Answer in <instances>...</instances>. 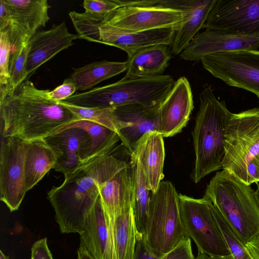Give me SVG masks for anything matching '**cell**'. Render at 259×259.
I'll use <instances>...</instances> for the list:
<instances>
[{
	"instance_id": "obj_17",
	"label": "cell",
	"mask_w": 259,
	"mask_h": 259,
	"mask_svg": "<svg viewBox=\"0 0 259 259\" xmlns=\"http://www.w3.org/2000/svg\"><path fill=\"white\" fill-rule=\"evenodd\" d=\"M161 104H132L112 108L119 120L130 124L120 131L119 134L120 140L130 155L144 135L158 131L157 113Z\"/></svg>"
},
{
	"instance_id": "obj_34",
	"label": "cell",
	"mask_w": 259,
	"mask_h": 259,
	"mask_svg": "<svg viewBox=\"0 0 259 259\" xmlns=\"http://www.w3.org/2000/svg\"><path fill=\"white\" fill-rule=\"evenodd\" d=\"M0 90L8 85L10 78L9 67L11 44L7 28L0 31Z\"/></svg>"
},
{
	"instance_id": "obj_10",
	"label": "cell",
	"mask_w": 259,
	"mask_h": 259,
	"mask_svg": "<svg viewBox=\"0 0 259 259\" xmlns=\"http://www.w3.org/2000/svg\"><path fill=\"white\" fill-rule=\"evenodd\" d=\"M29 142L15 137L2 138L0 199L10 209H18L27 192L25 164Z\"/></svg>"
},
{
	"instance_id": "obj_45",
	"label": "cell",
	"mask_w": 259,
	"mask_h": 259,
	"mask_svg": "<svg viewBox=\"0 0 259 259\" xmlns=\"http://www.w3.org/2000/svg\"><path fill=\"white\" fill-rule=\"evenodd\" d=\"M256 185H257V188H256V190L255 191V196L256 198L257 203L259 205V184L258 183H256Z\"/></svg>"
},
{
	"instance_id": "obj_30",
	"label": "cell",
	"mask_w": 259,
	"mask_h": 259,
	"mask_svg": "<svg viewBox=\"0 0 259 259\" xmlns=\"http://www.w3.org/2000/svg\"><path fill=\"white\" fill-rule=\"evenodd\" d=\"M66 106L80 119H86L106 126L117 133L118 135L122 129L130 124L119 120L112 108H87L75 106L62 101H58Z\"/></svg>"
},
{
	"instance_id": "obj_5",
	"label": "cell",
	"mask_w": 259,
	"mask_h": 259,
	"mask_svg": "<svg viewBox=\"0 0 259 259\" xmlns=\"http://www.w3.org/2000/svg\"><path fill=\"white\" fill-rule=\"evenodd\" d=\"M175 81L169 75L122 78L114 83L74 94L62 101L79 107L99 108L159 104L168 94Z\"/></svg>"
},
{
	"instance_id": "obj_31",
	"label": "cell",
	"mask_w": 259,
	"mask_h": 259,
	"mask_svg": "<svg viewBox=\"0 0 259 259\" xmlns=\"http://www.w3.org/2000/svg\"><path fill=\"white\" fill-rule=\"evenodd\" d=\"M68 14L77 38L100 43V27L103 24L106 17L86 11L78 13L72 11Z\"/></svg>"
},
{
	"instance_id": "obj_1",
	"label": "cell",
	"mask_w": 259,
	"mask_h": 259,
	"mask_svg": "<svg viewBox=\"0 0 259 259\" xmlns=\"http://www.w3.org/2000/svg\"><path fill=\"white\" fill-rule=\"evenodd\" d=\"M47 91L27 79L0 98L2 138L28 142L45 139L80 119L59 102L48 99Z\"/></svg>"
},
{
	"instance_id": "obj_20",
	"label": "cell",
	"mask_w": 259,
	"mask_h": 259,
	"mask_svg": "<svg viewBox=\"0 0 259 259\" xmlns=\"http://www.w3.org/2000/svg\"><path fill=\"white\" fill-rule=\"evenodd\" d=\"M81 241L95 259H118L100 196L87 215Z\"/></svg>"
},
{
	"instance_id": "obj_23",
	"label": "cell",
	"mask_w": 259,
	"mask_h": 259,
	"mask_svg": "<svg viewBox=\"0 0 259 259\" xmlns=\"http://www.w3.org/2000/svg\"><path fill=\"white\" fill-rule=\"evenodd\" d=\"M133 153L140 159L151 192H156L164 177L163 137L158 131L146 134L138 143Z\"/></svg>"
},
{
	"instance_id": "obj_13",
	"label": "cell",
	"mask_w": 259,
	"mask_h": 259,
	"mask_svg": "<svg viewBox=\"0 0 259 259\" xmlns=\"http://www.w3.org/2000/svg\"><path fill=\"white\" fill-rule=\"evenodd\" d=\"M10 13L7 28L11 53L31 38L49 21L51 6L47 0H4Z\"/></svg>"
},
{
	"instance_id": "obj_2",
	"label": "cell",
	"mask_w": 259,
	"mask_h": 259,
	"mask_svg": "<svg viewBox=\"0 0 259 259\" xmlns=\"http://www.w3.org/2000/svg\"><path fill=\"white\" fill-rule=\"evenodd\" d=\"M127 163L110 154L83 164L53 187L48 199L54 209L62 233L82 232L85 219L100 195L103 184Z\"/></svg>"
},
{
	"instance_id": "obj_28",
	"label": "cell",
	"mask_w": 259,
	"mask_h": 259,
	"mask_svg": "<svg viewBox=\"0 0 259 259\" xmlns=\"http://www.w3.org/2000/svg\"><path fill=\"white\" fill-rule=\"evenodd\" d=\"M126 62L102 60L74 69L71 78L75 83L77 90H88L105 80L126 71Z\"/></svg>"
},
{
	"instance_id": "obj_41",
	"label": "cell",
	"mask_w": 259,
	"mask_h": 259,
	"mask_svg": "<svg viewBox=\"0 0 259 259\" xmlns=\"http://www.w3.org/2000/svg\"><path fill=\"white\" fill-rule=\"evenodd\" d=\"M245 246L251 259H259V238L247 243Z\"/></svg>"
},
{
	"instance_id": "obj_15",
	"label": "cell",
	"mask_w": 259,
	"mask_h": 259,
	"mask_svg": "<svg viewBox=\"0 0 259 259\" xmlns=\"http://www.w3.org/2000/svg\"><path fill=\"white\" fill-rule=\"evenodd\" d=\"M259 48V38L234 35L224 32L205 29L198 32L180 54L186 61L200 60L211 54Z\"/></svg>"
},
{
	"instance_id": "obj_44",
	"label": "cell",
	"mask_w": 259,
	"mask_h": 259,
	"mask_svg": "<svg viewBox=\"0 0 259 259\" xmlns=\"http://www.w3.org/2000/svg\"><path fill=\"white\" fill-rule=\"evenodd\" d=\"M255 168L258 182H259V153L254 158L251 162Z\"/></svg>"
},
{
	"instance_id": "obj_35",
	"label": "cell",
	"mask_w": 259,
	"mask_h": 259,
	"mask_svg": "<svg viewBox=\"0 0 259 259\" xmlns=\"http://www.w3.org/2000/svg\"><path fill=\"white\" fill-rule=\"evenodd\" d=\"M82 6L85 11L106 17L121 7L120 0H85Z\"/></svg>"
},
{
	"instance_id": "obj_12",
	"label": "cell",
	"mask_w": 259,
	"mask_h": 259,
	"mask_svg": "<svg viewBox=\"0 0 259 259\" xmlns=\"http://www.w3.org/2000/svg\"><path fill=\"white\" fill-rule=\"evenodd\" d=\"M203 28L259 38V0H215Z\"/></svg>"
},
{
	"instance_id": "obj_39",
	"label": "cell",
	"mask_w": 259,
	"mask_h": 259,
	"mask_svg": "<svg viewBox=\"0 0 259 259\" xmlns=\"http://www.w3.org/2000/svg\"><path fill=\"white\" fill-rule=\"evenodd\" d=\"M146 243L143 237H138L135 249L134 259H158Z\"/></svg>"
},
{
	"instance_id": "obj_33",
	"label": "cell",
	"mask_w": 259,
	"mask_h": 259,
	"mask_svg": "<svg viewBox=\"0 0 259 259\" xmlns=\"http://www.w3.org/2000/svg\"><path fill=\"white\" fill-rule=\"evenodd\" d=\"M214 215L225 241L235 259H251L245 245L214 206Z\"/></svg>"
},
{
	"instance_id": "obj_42",
	"label": "cell",
	"mask_w": 259,
	"mask_h": 259,
	"mask_svg": "<svg viewBox=\"0 0 259 259\" xmlns=\"http://www.w3.org/2000/svg\"><path fill=\"white\" fill-rule=\"evenodd\" d=\"M77 259H95L81 241L77 251Z\"/></svg>"
},
{
	"instance_id": "obj_26",
	"label": "cell",
	"mask_w": 259,
	"mask_h": 259,
	"mask_svg": "<svg viewBox=\"0 0 259 259\" xmlns=\"http://www.w3.org/2000/svg\"><path fill=\"white\" fill-rule=\"evenodd\" d=\"M57 157L44 139L29 142L25 159V175L27 191L31 189L51 169Z\"/></svg>"
},
{
	"instance_id": "obj_29",
	"label": "cell",
	"mask_w": 259,
	"mask_h": 259,
	"mask_svg": "<svg viewBox=\"0 0 259 259\" xmlns=\"http://www.w3.org/2000/svg\"><path fill=\"white\" fill-rule=\"evenodd\" d=\"M140 235L132 206L123 211L115 220L113 238L118 259H134L137 240Z\"/></svg>"
},
{
	"instance_id": "obj_9",
	"label": "cell",
	"mask_w": 259,
	"mask_h": 259,
	"mask_svg": "<svg viewBox=\"0 0 259 259\" xmlns=\"http://www.w3.org/2000/svg\"><path fill=\"white\" fill-rule=\"evenodd\" d=\"M204 68L230 86L259 98V51L245 50L207 55L200 60Z\"/></svg>"
},
{
	"instance_id": "obj_36",
	"label": "cell",
	"mask_w": 259,
	"mask_h": 259,
	"mask_svg": "<svg viewBox=\"0 0 259 259\" xmlns=\"http://www.w3.org/2000/svg\"><path fill=\"white\" fill-rule=\"evenodd\" d=\"M77 90V88L73 79L67 78L63 83L52 91L47 90V97L55 101H64L71 97Z\"/></svg>"
},
{
	"instance_id": "obj_16",
	"label": "cell",
	"mask_w": 259,
	"mask_h": 259,
	"mask_svg": "<svg viewBox=\"0 0 259 259\" xmlns=\"http://www.w3.org/2000/svg\"><path fill=\"white\" fill-rule=\"evenodd\" d=\"M77 38L76 35L69 32L64 21L48 30H38L29 41L27 80L40 66L72 46Z\"/></svg>"
},
{
	"instance_id": "obj_47",
	"label": "cell",
	"mask_w": 259,
	"mask_h": 259,
	"mask_svg": "<svg viewBox=\"0 0 259 259\" xmlns=\"http://www.w3.org/2000/svg\"><path fill=\"white\" fill-rule=\"evenodd\" d=\"M258 99H259V98H258Z\"/></svg>"
},
{
	"instance_id": "obj_38",
	"label": "cell",
	"mask_w": 259,
	"mask_h": 259,
	"mask_svg": "<svg viewBox=\"0 0 259 259\" xmlns=\"http://www.w3.org/2000/svg\"><path fill=\"white\" fill-rule=\"evenodd\" d=\"M31 259H53L46 238L39 239L33 244Z\"/></svg>"
},
{
	"instance_id": "obj_22",
	"label": "cell",
	"mask_w": 259,
	"mask_h": 259,
	"mask_svg": "<svg viewBox=\"0 0 259 259\" xmlns=\"http://www.w3.org/2000/svg\"><path fill=\"white\" fill-rule=\"evenodd\" d=\"M75 127L81 128L87 132V135L81 142L79 152V158L83 164L98 157L110 154L111 151L120 140L118 134L115 132L86 119L74 121L58 132Z\"/></svg>"
},
{
	"instance_id": "obj_3",
	"label": "cell",
	"mask_w": 259,
	"mask_h": 259,
	"mask_svg": "<svg viewBox=\"0 0 259 259\" xmlns=\"http://www.w3.org/2000/svg\"><path fill=\"white\" fill-rule=\"evenodd\" d=\"M199 101L192 131L195 161L191 177L195 184L222 168L225 154L224 136L233 114L224 101L217 99L211 85L203 87Z\"/></svg>"
},
{
	"instance_id": "obj_19",
	"label": "cell",
	"mask_w": 259,
	"mask_h": 259,
	"mask_svg": "<svg viewBox=\"0 0 259 259\" xmlns=\"http://www.w3.org/2000/svg\"><path fill=\"white\" fill-rule=\"evenodd\" d=\"M215 0H164L163 7L186 9L187 18L177 28L171 43V53L179 55L203 28Z\"/></svg>"
},
{
	"instance_id": "obj_21",
	"label": "cell",
	"mask_w": 259,
	"mask_h": 259,
	"mask_svg": "<svg viewBox=\"0 0 259 259\" xmlns=\"http://www.w3.org/2000/svg\"><path fill=\"white\" fill-rule=\"evenodd\" d=\"M100 198L114 240V222L117 217L133 206L134 196L130 164L117 170L100 190Z\"/></svg>"
},
{
	"instance_id": "obj_27",
	"label": "cell",
	"mask_w": 259,
	"mask_h": 259,
	"mask_svg": "<svg viewBox=\"0 0 259 259\" xmlns=\"http://www.w3.org/2000/svg\"><path fill=\"white\" fill-rule=\"evenodd\" d=\"M130 167L133 190V209L138 233L143 236L148 217L150 190L138 156L131 155Z\"/></svg>"
},
{
	"instance_id": "obj_40",
	"label": "cell",
	"mask_w": 259,
	"mask_h": 259,
	"mask_svg": "<svg viewBox=\"0 0 259 259\" xmlns=\"http://www.w3.org/2000/svg\"><path fill=\"white\" fill-rule=\"evenodd\" d=\"M0 31L5 29L10 18L9 9L4 0L0 1Z\"/></svg>"
},
{
	"instance_id": "obj_4",
	"label": "cell",
	"mask_w": 259,
	"mask_h": 259,
	"mask_svg": "<svg viewBox=\"0 0 259 259\" xmlns=\"http://www.w3.org/2000/svg\"><path fill=\"white\" fill-rule=\"evenodd\" d=\"M205 195L244 245L259 238V205L250 185L223 170L210 181Z\"/></svg>"
},
{
	"instance_id": "obj_37",
	"label": "cell",
	"mask_w": 259,
	"mask_h": 259,
	"mask_svg": "<svg viewBox=\"0 0 259 259\" xmlns=\"http://www.w3.org/2000/svg\"><path fill=\"white\" fill-rule=\"evenodd\" d=\"M158 259H195L190 237H187L168 252L158 257Z\"/></svg>"
},
{
	"instance_id": "obj_43",
	"label": "cell",
	"mask_w": 259,
	"mask_h": 259,
	"mask_svg": "<svg viewBox=\"0 0 259 259\" xmlns=\"http://www.w3.org/2000/svg\"><path fill=\"white\" fill-rule=\"evenodd\" d=\"M195 259H235L231 254L225 256H211L198 250V254Z\"/></svg>"
},
{
	"instance_id": "obj_46",
	"label": "cell",
	"mask_w": 259,
	"mask_h": 259,
	"mask_svg": "<svg viewBox=\"0 0 259 259\" xmlns=\"http://www.w3.org/2000/svg\"><path fill=\"white\" fill-rule=\"evenodd\" d=\"M0 259H12L9 256L6 255L1 250H0Z\"/></svg>"
},
{
	"instance_id": "obj_14",
	"label": "cell",
	"mask_w": 259,
	"mask_h": 259,
	"mask_svg": "<svg viewBox=\"0 0 259 259\" xmlns=\"http://www.w3.org/2000/svg\"><path fill=\"white\" fill-rule=\"evenodd\" d=\"M193 108L190 82L186 77H181L175 81L159 108L158 132L163 138L177 135L186 126Z\"/></svg>"
},
{
	"instance_id": "obj_6",
	"label": "cell",
	"mask_w": 259,
	"mask_h": 259,
	"mask_svg": "<svg viewBox=\"0 0 259 259\" xmlns=\"http://www.w3.org/2000/svg\"><path fill=\"white\" fill-rule=\"evenodd\" d=\"M142 236L158 256L188 237L181 217L179 194L170 181H161L156 192L151 193Z\"/></svg>"
},
{
	"instance_id": "obj_11",
	"label": "cell",
	"mask_w": 259,
	"mask_h": 259,
	"mask_svg": "<svg viewBox=\"0 0 259 259\" xmlns=\"http://www.w3.org/2000/svg\"><path fill=\"white\" fill-rule=\"evenodd\" d=\"M187 14L186 9L158 6L127 5L117 8L109 14L103 24L128 32L163 28L177 29L187 18Z\"/></svg>"
},
{
	"instance_id": "obj_18",
	"label": "cell",
	"mask_w": 259,
	"mask_h": 259,
	"mask_svg": "<svg viewBox=\"0 0 259 259\" xmlns=\"http://www.w3.org/2000/svg\"><path fill=\"white\" fill-rule=\"evenodd\" d=\"M175 28L128 32L103 24L100 27V43L118 48L131 56L143 49L158 45L170 46Z\"/></svg>"
},
{
	"instance_id": "obj_32",
	"label": "cell",
	"mask_w": 259,
	"mask_h": 259,
	"mask_svg": "<svg viewBox=\"0 0 259 259\" xmlns=\"http://www.w3.org/2000/svg\"><path fill=\"white\" fill-rule=\"evenodd\" d=\"M29 42L23 44L11 53L7 86L0 90V98L13 92L27 80L26 67L29 52Z\"/></svg>"
},
{
	"instance_id": "obj_25",
	"label": "cell",
	"mask_w": 259,
	"mask_h": 259,
	"mask_svg": "<svg viewBox=\"0 0 259 259\" xmlns=\"http://www.w3.org/2000/svg\"><path fill=\"white\" fill-rule=\"evenodd\" d=\"M168 46L158 45L147 48L128 57L126 73L123 77L137 78L163 75L171 59Z\"/></svg>"
},
{
	"instance_id": "obj_24",
	"label": "cell",
	"mask_w": 259,
	"mask_h": 259,
	"mask_svg": "<svg viewBox=\"0 0 259 259\" xmlns=\"http://www.w3.org/2000/svg\"><path fill=\"white\" fill-rule=\"evenodd\" d=\"M87 132L80 128H69L47 137L45 140L54 150L57 159L54 169L64 176L83 163L79 157L81 143Z\"/></svg>"
},
{
	"instance_id": "obj_7",
	"label": "cell",
	"mask_w": 259,
	"mask_h": 259,
	"mask_svg": "<svg viewBox=\"0 0 259 259\" xmlns=\"http://www.w3.org/2000/svg\"><path fill=\"white\" fill-rule=\"evenodd\" d=\"M223 170L250 185L256 178L251 162L259 153V107L233 113L224 136Z\"/></svg>"
},
{
	"instance_id": "obj_8",
	"label": "cell",
	"mask_w": 259,
	"mask_h": 259,
	"mask_svg": "<svg viewBox=\"0 0 259 259\" xmlns=\"http://www.w3.org/2000/svg\"><path fill=\"white\" fill-rule=\"evenodd\" d=\"M180 214L185 232L198 250L211 256H225L231 252L214 215V206L205 195L194 198L179 194Z\"/></svg>"
}]
</instances>
